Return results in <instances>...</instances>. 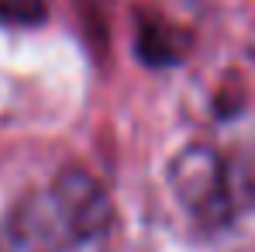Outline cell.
<instances>
[{"label":"cell","instance_id":"6da1fadb","mask_svg":"<svg viewBox=\"0 0 255 252\" xmlns=\"http://www.w3.org/2000/svg\"><path fill=\"white\" fill-rule=\"evenodd\" d=\"M111 197L83 169H62L14 201L0 221V252H73L111 225Z\"/></svg>","mask_w":255,"mask_h":252},{"label":"cell","instance_id":"7a4b0ae2","mask_svg":"<svg viewBox=\"0 0 255 252\" xmlns=\"http://www.w3.org/2000/svg\"><path fill=\"white\" fill-rule=\"evenodd\" d=\"M169 187L179 204L204 225H221L231 218V176L224 159L207 145H190L169 163Z\"/></svg>","mask_w":255,"mask_h":252},{"label":"cell","instance_id":"3957f363","mask_svg":"<svg viewBox=\"0 0 255 252\" xmlns=\"http://www.w3.org/2000/svg\"><path fill=\"white\" fill-rule=\"evenodd\" d=\"M186 45H190V38L183 31H176L169 24H159V21H145L141 31H138V55L148 66H169V62H176L186 52Z\"/></svg>","mask_w":255,"mask_h":252},{"label":"cell","instance_id":"277c9868","mask_svg":"<svg viewBox=\"0 0 255 252\" xmlns=\"http://www.w3.org/2000/svg\"><path fill=\"white\" fill-rule=\"evenodd\" d=\"M45 21V0H0V24L31 28Z\"/></svg>","mask_w":255,"mask_h":252},{"label":"cell","instance_id":"5b68a950","mask_svg":"<svg viewBox=\"0 0 255 252\" xmlns=\"http://www.w3.org/2000/svg\"><path fill=\"white\" fill-rule=\"evenodd\" d=\"M252 52H255V38H252Z\"/></svg>","mask_w":255,"mask_h":252}]
</instances>
